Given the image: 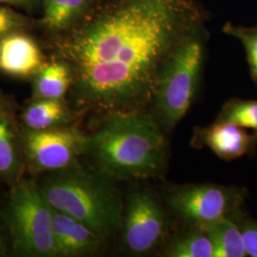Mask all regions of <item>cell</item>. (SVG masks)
I'll list each match as a JSON object with an SVG mask.
<instances>
[{"instance_id": "obj_5", "label": "cell", "mask_w": 257, "mask_h": 257, "mask_svg": "<svg viewBox=\"0 0 257 257\" xmlns=\"http://www.w3.org/2000/svg\"><path fill=\"white\" fill-rule=\"evenodd\" d=\"M13 246L20 255L55 256L53 208L33 181H21L10 192L3 210Z\"/></svg>"}, {"instance_id": "obj_16", "label": "cell", "mask_w": 257, "mask_h": 257, "mask_svg": "<svg viewBox=\"0 0 257 257\" xmlns=\"http://www.w3.org/2000/svg\"><path fill=\"white\" fill-rule=\"evenodd\" d=\"M173 257H214V248L209 235L199 227L175 239L167 250Z\"/></svg>"}, {"instance_id": "obj_1", "label": "cell", "mask_w": 257, "mask_h": 257, "mask_svg": "<svg viewBox=\"0 0 257 257\" xmlns=\"http://www.w3.org/2000/svg\"><path fill=\"white\" fill-rule=\"evenodd\" d=\"M193 19L188 0H120L94 15L64 44L78 100L110 112L143 110Z\"/></svg>"}, {"instance_id": "obj_23", "label": "cell", "mask_w": 257, "mask_h": 257, "mask_svg": "<svg viewBox=\"0 0 257 257\" xmlns=\"http://www.w3.org/2000/svg\"><path fill=\"white\" fill-rule=\"evenodd\" d=\"M5 252H6V248H5V244H4L3 237H2V234H1V231H0V256L4 255Z\"/></svg>"}, {"instance_id": "obj_19", "label": "cell", "mask_w": 257, "mask_h": 257, "mask_svg": "<svg viewBox=\"0 0 257 257\" xmlns=\"http://www.w3.org/2000/svg\"><path fill=\"white\" fill-rule=\"evenodd\" d=\"M226 32L242 43L247 54L251 76L257 84V26L248 28L228 25Z\"/></svg>"}, {"instance_id": "obj_10", "label": "cell", "mask_w": 257, "mask_h": 257, "mask_svg": "<svg viewBox=\"0 0 257 257\" xmlns=\"http://www.w3.org/2000/svg\"><path fill=\"white\" fill-rule=\"evenodd\" d=\"M53 235L55 256L92 253L101 244L102 238L81 221L54 208Z\"/></svg>"}, {"instance_id": "obj_15", "label": "cell", "mask_w": 257, "mask_h": 257, "mask_svg": "<svg viewBox=\"0 0 257 257\" xmlns=\"http://www.w3.org/2000/svg\"><path fill=\"white\" fill-rule=\"evenodd\" d=\"M88 0H44L43 24L53 31L74 26L87 9Z\"/></svg>"}, {"instance_id": "obj_8", "label": "cell", "mask_w": 257, "mask_h": 257, "mask_svg": "<svg viewBox=\"0 0 257 257\" xmlns=\"http://www.w3.org/2000/svg\"><path fill=\"white\" fill-rule=\"evenodd\" d=\"M167 223L165 212L152 193H133L122 224L126 248L137 255L153 250L165 237Z\"/></svg>"}, {"instance_id": "obj_4", "label": "cell", "mask_w": 257, "mask_h": 257, "mask_svg": "<svg viewBox=\"0 0 257 257\" xmlns=\"http://www.w3.org/2000/svg\"><path fill=\"white\" fill-rule=\"evenodd\" d=\"M203 58L202 39L193 30L167 57L152 100L160 126L174 128L190 110L198 88Z\"/></svg>"}, {"instance_id": "obj_21", "label": "cell", "mask_w": 257, "mask_h": 257, "mask_svg": "<svg viewBox=\"0 0 257 257\" xmlns=\"http://www.w3.org/2000/svg\"><path fill=\"white\" fill-rule=\"evenodd\" d=\"M27 25V20L13 10L0 6V37L17 33Z\"/></svg>"}, {"instance_id": "obj_20", "label": "cell", "mask_w": 257, "mask_h": 257, "mask_svg": "<svg viewBox=\"0 0 257 257\" xmlns=\"http://www.w3.org/2000/svg\"><path fill=\"white\" fill-rule=\"evenodd\" d=\"M234 216L241 230L247 256L257 257V220L240 210Z\"/></svg>"}, {"instance_id": "obj_6", "label": "cell", "mask_w": 257, "mask_h": 257, "mask_svg": "<svg viewBox=\"0 0 257 257\" xmlns=\"http://www.w3.org/2000/svg\"><path fill=\"white\" fill-rule=\"evenodd\" d=\"M247 193L245 188L236 186L184 185L171 189L166 200L183 220L200 227L240 210Z\"/></svg>"}, {"instance_id": "obj_9", "label": "cell", "mask_w": 257, "mask_h": 257, "mask_svg": "<svg viewBox=\"0 0 257 257\" xmlns=\"http://www.w3.org/2000/svg\"><path fill=\"white\" fill-rule=\"evenodd\" d=\"M194 147H207L221 159L231 161L242 156L253 155L257 150V132L238 125L219 122L205 128H197L193 138Z\"/></svg>"}, {"instance_id": "obj_11", "label": "cell", "mask_w": 257, "mask_h": 257, "mask_svg": "<svg viewBox=\"0 0 257 257\" xmlns=\"http://www.w3.org/2000/svg\"><path fill=\"white\" fill-rule=\"evenodd\" d=\"M41 64V52L31 37L19 33L0 37V70L5 74L25 77L37 73Z\"/></svg>"}, {"instance_id": "obj_14", "label": "cell", "mask_w": 257, "mask_h": 257, "mask_svg": "<svg viewBox=\"0 0 257 257\" xmlns=\"http://www.w3.org/2000/svg\"><path fill=\"white\" fill-rule=\"evenodd\" d=\"M68 118V110L61 99L37 98L23 114V119L30 130L54 128Z\"/></svg>"}, {"instance_id": "obj_3", "label": "cell", "mask_w": 257, "mask_h": 257, "mask_svg": "<svg viewBox=\"0 0 257 257\" xmlns=\"http://www.w3.org/2000/svg\"><path fill=\"white\" fill-rule=\"evenodd\" d=\"M102 175L73 164L53 171L38 187L52 208L107 238L121 228L123 212L118 194Z\"/></svg>"}, {"instance_id": "obj_7", "label": "cell", "mask_w": 257, "mask_h": 257, "mask_svg": "<svg viewBox=\"0 0 257 257\" xmlns=\"http://www.w3.org/2000/svg\"><path fill=\"white\" fill-rule=\"evenodd\" d=\"M89 137L75 128L31 130L24 137L29 160L40 170L57 171L87 154Z\"/></svg>"}, {"instance_id": "obj_17", "label": "cell", "mask_w": 257, "mask_h": 257, "mask_svg": "<svg viewBox=\"0 0 257 257\" xmlns=\"http://www.w3.org/2000/svg\"><path fill=\"white\" fill-rule=\"evenodd\" d=\"M216 121L232 123L257 132V100L230 99L223 106Z\"/></svg>"}, {"instance_id": "obj_22", "label": "cell", "mask_w": 257, "mask_h": 257, "mask_svg": "<svg viewBox=\"0 0 257 257\" xmlns=\"http://www.w3.org/2000/svg\"><path fill=\"white\" fill-rule=\"evenodd\" d=\"M37 2V0H0V3H5V4H10L14 6L24 7V8L32 7Z\"/></svg>"}, {"instance_id": "obj_18", "label": "cell", "mask_w": 257, "mask_h": 257, "mask_svg": "<svg viewBox=\"0 0 257 257\" xmlns=\"http://www.w3.org/2000/svg\"><path fill=\"white\" fill-rule=\"evenodd\" d=\"M19 167L15 137L8 119L0 114V175H13Z\"/></svg>"}, {"instance_id": "obj_12", "label": "cell", "mask_w": 257, "mask_h": 257, "mask_svg": "<svg viewBox=\"0 0 257 257\" xmlns=\"http://www.w3.org/2000/svg\"><path fill=\"white\" fill-rule=\"evenodd\" d=\"M234 213L199 227L211 238L214 257L247 256L243 236Z\"/></svg>"}, {"instance_id": "obj_2", "label": "cell", "mask_w": 257, "mask_h": 257, "mask_svg": "<svg viewBox=\"0 0 257 257\" xmlns=\"http://www.w3.org/2000/svg\"><path fill=\"white\" fill-rule=\"evenodd\" d=\"M87 154L103 175L144 179L165 169L167 143L161 126L143 110L110 112L98 131L89 137Z\"/></svg>"}, {"instance_id": "obj_13", "label": "cell", "mask_w": 257, "mask_h": 257, "mask_svg": "<svg viewBox=\"0 0 257 257\" xmlns=\"http://www.w3.org/2000/svg\"><path fill=\"white\" fill-rule=\"evenodd\" d=\"M73 77L69 66L53 63L42 68L35 80V93L37 98L61 99L72 85Z\"/></svg>"}]
</instances>
